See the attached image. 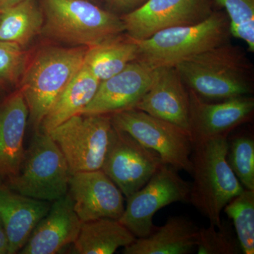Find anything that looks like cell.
<instances>
[{"label":"cell","mask_w":254,"mask_h":254,"mask_svg":"<svg viewBox=\"0 0 254 254\" xmlns=\"http://www.w3.org/2000/svg\"><path fill=\"white\" fill-rule=\"evenodd\" d=\"M134 108L190 133V93L175 66L156 68L150 88Z\"/></svg>","instance_id":"14"},{"label":"cell","mask_w":254,"mask_h":254,"mask_svg":"<svg viewBox=\"0 0 254 254\" xmlns=\"http://www.w3.org/2000/svg\"><path fill=\"white\" fill-rule=\"evenodd\" d=\"M113 127L110 115L78 114L48 134L59 147L73 175L101 170Z\"/></svg>","instance_id":"7"},{"label":"cell","mask_w":254,"mask_h":254,"mask_svg":"<svg viewBox=\"0 0 254 254\" xmlns=\"http://www.w3.org/2000/svg\"><path fill=\"white\" fill-rule=\"evenodd\" d=\"M90 1H98V0H90Z\"/></svg>","instance_id":"32"},{"label":"cell","mask_w":254,"mask_h":254,"mask_svg":"<svg viewBox=\"0 0 254 254\" xmlns=\"http://www.w3.org/2000/svg\"><path fill=\"white\" fill-rule=\"evenodd\" d=\"M231 36L226 13L214 11L204 21L163 30L150 38L136 41V60L153 68L175 66L189 59L228 42Z\"/></svg>","instance_id":"5"},{"label":"cell","mask_w":254,"mask_h":254,"mask_svg":"<svg viewBox=\"0 0 254 254\" xmlns=\"http://www.w3.org/2000/svg\"><path fill=\"white\" fill-rule=\"evenodd\" d=\"M215 1L226 11L231 36L242 40L254 53V0Z\"/></svg>","instance_id":"26"},{"label":"cell","mask_w":254,"mask_h":254,"mask_svg":"<svg viewBox=\"0 0 254 254\" xmlns=\"http://www.w3.org/2000/svg\"><path fill=\"white\" fill-rule=\"evenodd\" d=\"M198 227L190 219L172 216L149 235L124 247L125 254H187L196 247Z\"/></svg>","instance_id":"19"},{"label":"cell","mask_w":254,"mask_h":254,"mask_svg":"<svg viewBox=\"0 0 254 254\" xmlns=\"http://www.w3.org/2000/svg\"><path fill=\"white\" fill-rule=\"evenodd\" d=\"M189 93L190 133L193 140L228 135L254 112V100L250 95L209 103L193 92L189 91Z\"/></svg>","instance_id":"15"},{"label":"cell","mask_w":254,"mask_h":254,"mask_svg":"<svg viewBox=\"0 0 254 254\" xmlns=\"http://www.w3.org/2000/svg\"><path fill=\"white\" fill-rule=\"evenodd\" d=\"M163 164L156 152L113 126L101 170L127 198L141 190Z\"/></svg>","instance_id":"10"},{"label":"cell","mask_w":254,"mask_h":254,"mask_svg":"<svg viewBox=\"0 0 254 254\" xmlns=\"http://www.w3.org/2000/svg\"><path fill=\"white\" fill-rule=\"evenodd\" d=\"M86 47H42L32 53L18 88L28 109V122L35 131L55 100L81 69Z\"/></svg>","instance_id":"3"},{"label":"cell","mask_w":254,"mask_h":254,"mask_svg":"<svg viewBox=\"0 0 254 254\" xmlns=\"http://www.w3.org/2000/svg\"><path fill=\"white\" fill-rule=\"evenodd\" d=\"M136 237L117 219L100 218L82 222L73 242V252L79 254H112L131 245Z\"/></svg>","instance_id":"21"},{"label":"cell","mask_w":254,"mask_h":254,"mask_svg":"<svg viewBox=\"0 0 254 254\" xmlns=\"http://www.w3.org/2000/svg\"><path fill=\"white\" fill-rule=\"evenodd\" d=\"M198 228L196 235L197 253L198 254H239L242 253L238 240L231 230L222 221L217 227Z\"/></svg>","instance_id":"28"},{"label":"cell","mask_w":254,"mask_h":254,"mask_svg":"<svg viewBox=\"0 0 254 254\" xmlns=\"http://www.w3.org/2000/svg\"><path fill=\"white\" fill-rule=\"evenodd\" d=\"M82 222L73 208L71 195L53 201L48 214L35 227L21 254H55L77 238Z\"/></svg>","instance_id":"16"},{"label":"cell","mask_w":254,"mask_h":254,"mask_svg":"<svg viewBox=\"0 0 254 254\" xmlns=\"http://www.w3.org/2000/svg\"><path fill=\"white\" fill-rule=\"evenodd\" d=\"M71 175L66 159L49 134L35 131L19 173L6 185L20 194L53 202L67 194Z\"/></svg>","instance_id":"6"},{"label":"cell","mask_w":254,"mask_h":254,"mask_svg":"<svg viewBox=\"0 0 254 254\" xmlns=\"http://www.w3.org/2000/svg\"><path fill=\"white\" fill-rule=\"evenodd\" d=\"M44 23L42 36L87 48L125 31L123 20L90 0H40Z\"/></svg>","instance_id":"4"},{"label":"cell","mask_w":254,"mask_h":254,"mask_svg":"<svg viewBox=\"0 0 254 254\" xmlns=\"http://www.w3.org/2000/svg\"><path fill=\"white\" fill-rule=\"evenodd\" d=\"M213 12L210 0H147L120 17L127 36L139 41L168 28L196 24Z\"/></svg>","instance_id":"11"},{"label":"cell","mask_w":254,"mask_h":254,"mask_svg":"<svg viewBox=\"0 0 254 254\" xmlns=\"http://www.w3.org/2000/svg\"><path fill=\"white\" fill-rule=\"evenodd\" d=\"M9 243L4 227L0 221V254H8Z\"/></svg>","instance_id":"30"},{"label":"cell","mask_w":254,"mask_h":254,"mask_svg":"<svg viewBox=\"0 0 254 254\" xmlns=\"http://www.w3.org/2000/svg\"><path fill=\"white\" fill-rule=\"evenodd\" d=\"M138 54L137 42L121 34L88 48L83 65L102 81L123 71Z\"/></svg>","instance_id":"22"},{"label":"cell","mask_w":254,"mask_h":254,"mask_svg":"<svg viewBox=\"0 0 254 254\" xmlns=\"http://www.w3.org/2000/svg\"><path fill=\"white\" fill-rule=\"evenodd\" d=\"M110 117L113 126L154 150L164 163L191 173L193 138L190 132L135 108L111 114Z\"/></svg>","instance_id":"8"},{"label":"cell","mask_w":254,"mask_h":254,"mask_svg":"<svg viewBox=\"0 0 254 254\" xmlns=\"http://www.w3.org/2000/svg\"><path fill=\"white\" fill-rule=\"evenodd\" d=\"M100 83V80L83 65L55 100L45 117L40 131L49 133L71 117L78 115L94 98Z\"/></svg>","instance_id":"20"},{"label":"cell","mask_w":254,"mask_h":254,"mask_svg":"<svg viewBox=\"0 0 254 254\" xmlns=\"http://www.w3.org/2000/svg\"><path fill=\"white\" fill-rule=\"evenodd\" d=\"M177 171L163 164L141 190L127 198L118 220L136 238L148 236L155 230L153 218L159 210L176 202L190 201V184Z\"/></svg>","instance_id":"9"},{"label":"cell","mask_w":254,"mask_h":254,"mask_svg":"<svg viewBox=\"0 0 254 254\" xmlns=\"http://www.w3.org/2000/svg\"><path fill=\"white\" fill-rule=\"evenodd\" d=\"M175 67L189 91L203 100H225L252 93L250 63L245 53L228 42Z\"/></svg>","instance_id":"2"},{"label":"cell","mask_w":254,"mask_h":254,"mask_svg":"<svg viewBox=\"0 0 254 254\" xmlns=\"http://www.w3.org/2000/svg\"><path fill=\"white\" fill-rule=\"evenodd\" d=\"M68 193L82 222L100 218L118 220L125 210L123 193L102 170L71 175Z\"/></svg>","instance_id":"13"},{"label":"cell","mask_w":254,"mask_h":254,"mask_svg":"<svg viewBox=\"0 0 254 254\" xmlns=\"http://www.w3.org/2000/svg\"><path fill=\"white\" fill-rule=\"evenodd\" d=\"M0 13H1V12H0Z\"/></svg>","instance_id":"33"},{"label":"cell","mask_w":254,"mask_h":254,"mask_svg":"<svg viewBox=\"0 0 254 254\" xmlns=\"http://www.w3.org/2000/svg\"><path fill=\"white\" fill-rule=\"evenodd\" d=\"M156 68L135 60L108 79L100 81L94 98L79 114L111 115L133 109L150 88Z\"/></svg>","instance_id":"12"},{"label":"cell","mask_w":254,"mask_h":254,"mask_svg":"<svg viewBox=\"0 0 254 254\" xmlns=\"http://www.w3.org/2000/svg\"><path fill=\"white\" fill-rule=\"evenodd\" d=\"M227 163L245 190H254V141L242 136L229 144Z\"/></svg>","instance_id":"27"},{"label":"cell","mask_w":254,"mask_h":254,"mask_svg":"<svg viewBox=\"0 0 254 254\" xmlns=\"http://www.w3.org/2000/svg\"><path fill=\"white\" fill-rule=\"evenodd\" d=\"M227 135L193 140L190 202L210 225H221L225 205L245 190L227 163Z\"/></svg>","instance_id":"1"},{"label":"cell","mask_w":254,"mask_h":254,"mask_svg":"<svg viewBox=\"0 0 254 254\" xmlns=\"http://www.w3.org/2000/svg\"><path fill=\"white\" fill-rule=\"evenodd\" d=\"M50 206L49 201L20 194L0 183V221L8 239V254L21 250Z\"/></svg>","instance_id":"18"},{"label":"cell","mask_w":254,"mask_h":254,"mask_svg":"<svg viewBox=\"0 0 254 254\" xmlns=\"http://www.w3.org/2000/svg\"><path fill=\"white\" fill-rule=\"evenodd\" d=\"M44 15L37 0H24L0 13V41L26 48L41 34Z\"/></svg>","instance_id":"23"},{"label":"cell","mask_w":254,"mask_h":254,"mask_svg":"<svg viewBox=\"0 0 254 254\" xmlns=\"http://www.w3.org/2000/svg\"><path fill=\"white\" fill-rule=\"evenodd\" d=\"M23 1L24 0H0V12L8 8L19 4Z\"/></svg>","instance_id":"31"},{"label":"cell","mask_w":254,"mask_h":254,"mask_svg":"<svg viewBox=\"0 0 254 254\" xmlns=\"http://www.w3.org/2000/svg\"><path fill=\"white\" fill-rule=\"evenodd\" d=\"M113 9L124 12V14L141 6L147 0H107Z\"/></svg>","instance_id":"29"},{"label":"cell","mask_w":254,"mask_h":254,"mask_svg":"<svg viewBox=\"0 0 254 254\" xmlns=\"http://www.w3.org/2000/svg\"><path fill=\"white\" fill-rule=\"evenodd\" d=\"M31 54L15 43L0 41V93L18 88Z\"/></svg>","instance_id":"25"},{"label":"cell","mask_w":254,"mask_h":254,"mask_svg":"<svg viewBox=\"0 0 254 254\" xmlns=\"http://www.w3.org/2000/svg\"><path fill=\"white\" fill-rule=\"evenodd\" d=\"M223 211L233 222L242 253L254 254V190H244L225 205Z\"/></svg>","instance_id":"24"},{"label":"cell","mask_w":254,"mask_h":254,"mask_svg":"<svg viewBox=\"0 0 254 254\" xmlns=\"http://www.w3.org/2000/svg\"><path fill=\"white\" fill-rule=\"evenodd\" d=\"M28 109L19 88L0 101V180H8L19 173L25 150V131Z\"/></svg>","instance_id":"17"}]
</instances>
